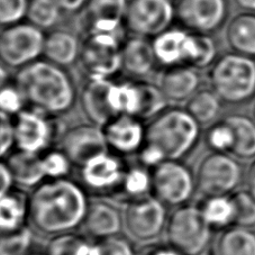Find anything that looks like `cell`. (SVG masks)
Returning a JSON list of instances; mask_svg holds the SVG:
<instances>
[{
    "instance_id": "2e32d148",
    "label": "cell",
    "mask_w": 255,
    "mask_h": 255,
    "mask_svg": "<svg viewBox=\"0 0 255 255\" xmlns=\"http://www.w3.org/2000/svg\"><path fill=\"white\" fill-rule=\"evenodd\" d=\"M58 147L79 169L94 156L108 151L100 126L90 122L81 123L64 130L59 139Z\"/></svg>"
},
{
    "instance_id": "5bb4252c",
    "label": "cell",
    "mask_w": 255,
    "mask_h": 255,
    "mask_svg": "<svg viewBox=\"0 0 255 255\" xmlns=\"http://www.w3.org/2000/svg\"><path fill=\"white\" fill-rule=\"evenodd\" d=\"M122 45L108 38L85 36L79 63L87 79H114L122 72Z\"/></svg>"
},
{
    "instance_id": "ac0fdd59",
    "label": "cell",
    "mask_w": 255,
    "mask_h": 255,
    "mask_svg": "<svg viewBox=\"0 0 255 255\" xmlns=\"http://www.w3.org/2000/svg\"><path fill=\"white\" fill-rule=\"evenodd\" d=\"M156 83L170 104L179 106L186 104L196 92L201 89L200 70L188 65L162 69Z\"/></svg>"
},
{
    "instance_id": "3957f363",
    "label": "cell",
    "mask_w": 255,
    "mask_h": 255,
    "mask_svg": "<svg viewBox=\"0 0 255 255\" xmlns=\"http://www.w3.org/2000/svg\"><path fill=\"white\" fill-rule=\"evenodd\" d=\"M201 138V125L186 108L169 106L146 123V140L166 160L181 161L195 151Z\"/></svg>"
},
{
    "instance_id": "52a82bcc",
    "label": "cell",
    "mask_w": 255,
    "mask_h": 255,
    "mask_svg": "<svg viewBox=\"0 0 255 255\" xmlns=\"http://www.w3.org/2000/svg\"><path fill=\"white\" fill-rule=\"evenodd\" d=\"M16 149L42 154L58 146L63 130L58 117L26 107L14 116Z\"/></svg>"
},
{
    "instance_id": "11a10c76",
    "label": "cell",
    "mask_w": 255,
    "mask_h": 255,
    "mask_svg": "<svg viewBox=\"0 0 255 255\" xmlns=\"http://www.w3.org/2000/svg\"><path fill=\"white\" fill-rule=\"evenodd\" d=\"M173 1H175V0H173Z\"/></svg>"
},
{
    "instance_id": "ba28073f",
    "label": "cell",
    "mask_w": 255,
    "mask_h": 255,
    "mask_svg": "<svg viewBox=\"0 0 255 255\" xmlns=\"http://www.w3.org/2000/svg\"><path fill=\"white\" fill-rule=\"evenodd\" d=\"M243 166L236 157L210 152L196 169L197 191L204 197L232 195L243 182Z\"/></svg>"
},
{
    "instance_id": "ffe728a7",
    "label": "cell",
    "mask_w": 255,
    "mask_h": 255,
    "mask_svg": "<svg viewBox=\"0 0 255 255\" xmlns=\"http://www.w3.org/2000/svg\"><path fill=\"white\" fill-rule=\"evenodd\" d=\"M191 32L182 26H172L152 38V45L160 69L187 65Z\"/></svg>"
},
{
    "instance_id": "60d3db41",
    "label": "cell",
    "mask_w": 255,
    "mask_h": 255,
    "mask_svg": "<svg viewBox=\"0 0 255 255\" xmlns=\"http://www.w3.org/2000/svg\"><path fill=\"white\" fill-rule=\"evenodd\" d=\"M29 0H0V26H9L25 21Z\"/></svg>"
},
{
    "instance_id": "bcb514c9",
    "label": "cell",
    "mask_w": 255,
    "mask_h": 255,
    "mask_svg": "<svg viewBox=\"0 0 255 255\" xmlns=\"http://www.w3.org/2000/svg\"><path fill=\"white\" fill-rule=\"evenodd\" d=\"M139 255H184L178 249L169 244L168 242L164 243H151L146 245Z\"/></svg>"
},
{
    "instance_id": "9a60e30c",
    "label": "cell",
    "mask_w": 255,
    "mask_h": 255,
    "mask_svg": "<svg viewBox=\"0 0 255 255\" xmlns=\"http://www.w3.org/2000/svg\"><path fill=\"white\" fill-rule=\"evenodd\" d=\"M107 149L122 157L136 155L146 140V122L131 115H116L100 126Z\"/></svg>"
},
{
    "instance_id": "7402d4cb",
    "label": "cell",
    "mask_w": 255,
    "mask_h": 255,
    "mask_svg": "<svg viewBox=\"0 0 255 255\" xmlns=\"http://www.w3.org/2000/svg\"><path fill=\"white\" fill-rule=\"evenodd\" d=\"M80 52V41L69 30L52 29L46 34L43 59L67 69L79 62Z\"/></svg>"
},
{
    "instance_id": "e575fe53",
    "label": "cell",
    "mask_w": 255,
    "mask_h": 255,
    "mask_svg": "<svg viewBox=\"0 0 255 255\" xmlns=\"http://www.w3.org/2000/svg\"><path fill=\"white\" fill-rule=\"evenodd\" d=\"M128 0H89L82 12V25L99 19H124Z\"/></svg>"
},
{
    "instance_id": "44dd1931",
    "label": "cell",
    "mask_w": 255,
    "mask_h": 255,
    "mask_svg": "<svg viewBox=\"0 0 255 255\" xmlns=\"http://www.w3.org/2000/svg\"><path fill=\"white\" fill-rule=\"evenodd\" d=\"M114 79H87L79 92L82 112L90 123L103 126L116 116L109 104V88Z\"/></svg>"
},
{
    "instance_id": "4dcf8cb0",
    "label": "cell",
    "mask_w": 255,
    "mask_h": 255,
    "mask_svg": "<svg viewBox=\"0 0 255 255\" xmlns=\"http://www.w3.org/2000/svg\"><path fill=\"white\" fill-rule=\"evenodd\" d=\"M223 101L213 89H199L186 103L184 108L193 118L202 125H209L216 122L222 112Z\"/></svg>"
},
{
    "instance_id": "f5cc1de1",
    "label": "cell",
    "mask_w": 255,
    "mask_h": 255,
    "mask_svg": "<svg viewBox=\"0 0 255 255\" xmlns=\"http://www.w3.org/2000/svg\"><path fill=\"white\" fill-rule=\"evenodd\" d=\"M27 255H46L45 253H37V252H32V253H29V254H27Z\"/></svg>"
},
{
    "instance_id": "5b68a950",
    "label": "cell",
    "mask_w": 255,
    "mask_h": 255,
    "mask_svg": "<svg viewBox=\"0 0 255 255\" xmlns=\"http://www.w3.org/2000/svg\"><path fill=\"white\" fill-rule=\"evenodd\" d=\"M213 230L198 205L186 204L169 215L165 226L166 242L184 255H216L212 246Z\"/></svg>"
},
{
    "instance_id": "4316f807",
    "label": "cell",
    "mask_w": 255,
    "mask_h": 255,
    "mask_svg": "<svg viewBox=\"0 0 255 255\" xmlns=\"http://www.w3.org/2000/svg\"><path fill=\"white\" fill-rule=\"evenodd\" d=\"M230 123L235 136L231 155L239 161L255 159V121L245 114L233 113L224 117Z\"/></svg>"
},
{
    "instance_id": "484cf974",
    "label": "cell",
    "mask_w": 255,
    "mask_h": 255,
    "mask_svg": "<svg viewBox=\"0 0 255 255\" xmlns=\"http://www.w3.org/2000/svg\"><path fill=\"white\" fill-rule=\"evenodd\" d=\"M109 104L115 115L138 117L140 109V89L138 80L131 78L112 81L109 88Z\"/></svg>"
},
{
    "instance_id": "30bf717a",
    "label": "cell",
    "mask_w": 255,
    "mask_h": 255,
    "mask_svg": "<svg viewBox=\"0 0 255 255\" xmlns=\"http://www.w3.org/2000/svg\"><path fill=\"white\" fill-rule=\"evenodd\" d=\"M124 20L128 34L152 39L174 26L175 2L173 0H128Z\"/></svg>"
},
{
    "instance_id": "83f0119b",
    "label": "cell",
    "mask_w": 255,
    "mask_h": 255,
    "mask_svg": "<svg viewBox=\"0 0 255 255\" xmlns=\"http://www.w3.org/2000/svg\"><path fill=\"white\" fill-rule=\"evenodd\" d=\"M198 207L213 231H225L235 225L236 210L231 195L204 197Z\"/></svg>"
},
{
    "instance_id": "f907efd6",
    "label": "cell",
    "mask_w": 255,
    "mask_h": 255,
    "mask_svg": "<svg viewBox=\"0 0 255 255\" xmlns=\"http://www.w3.org/2000/svg\"><path fill=\"white\" fill-rule=\"evenodd\" d=\"M235 6L243 12L255 14V0H233Z\"/></svg>"
},
{
    "instance_id": "d4e9b609",
    "label": "cell",
    "mask_w": 255,
    "mask_h": 255,
    "mask_svg": "<svg viewBox=\"0 0 255 255\" xmlns=\"http://www.w3.org/2000/svg\"><path fill=\"white\" fill-rule=\"evenodd\" d=\"M7 164L12 173L16 187L35 188L45 179L41 154L14 149L7 156Z\"/></svg>"
},
{
    "instance_id": "d6986e66",
    "label": "cell",
    "mask_w": 255,
    "mask_h": 255,
    "mask_svg": "<svg viewBox=\"0 0 255 255\" xmlns=\"http://www.w3.org/2000/svg\"><path fill=\"white\" fill-rule=\"evenodd\" d=\"M81 227L85 235L96 241L121 234L124 230L122 209L104 199L89 201Z\"/></svg>"
},
{
    "instance_id": "7bdbcfd3",
    "label": "cell",
    "mask_w": 255,
    "mask_h": 255,
    "mask_svg": "<svg viewBox=\"0 0 255 255\" xmlns=\"http://www.w3.org/2000/svg\"><path fill=\"white\" fill-rule=\"evenodd\" d=\"M98 242L103 255H139L134 241L128 236L118 234Z\"/></svg>"
},
{
    "instance_id": "d6a6232c",
    "label": "cell",
    "mask_w": 255,
    "mask_h": 255,
    "mask_svg": "<svg viewBox=\"0 0 255 255\" xmlns=\"http://www.w3.org/2000/svg\"><path fill=\"white\" fill-rule=\"evenodd\" d=\"M62 12L56 0H29L26 21L43 32L52 30L59 24Z\"/></svg>"
},
{
    "instance_id": "1f68e13d",
    "label": "cell",
    "mask_w": 255,
    "mask_h": 255,
    "mask_svg": "<svg viewBox=\"0 0 255 255\" xmlns=\"http://www.w3.org/2000/svg\"><path fill=\"white\" fill-rule=\"evenodd\" d=\"M218 58L216 41L209 34L191 32L187 65L197 70L210 68Z\"/></svg>"
},
{
    "instance_id": "277c9868",
    "label": "cell",
    "mask_w": 255,
    "mask_h": 255,
    "mask_svg": "<svg viewBox=\"0 0 255 255\" xmlns=\"http://www.w3.org/2000/svg\"><path fill=\"white\" fill-rule=\"evenodd\" d=\"M208 81L223 103L248 104L255 98V59L234 52L222 54L209 68Z\"/></svg>"
},
{
    "instance_id": "603a6c76",
    "label": "cell",
    "mask_w": 255,
    "mask_h": 255,
    "mask_svg": "<svg viewBox=\"0 0 255 255\" xmlns=\"http://www.w3.org/2000/svg\"><path fill=\"white\" fill-rule=\"evenodd\" d=\"M29 225L28 193L15 187L0 197V233L14 232Z\"/></svg>"
},
{
    "instance_id": "f546056e",
    "label": "cell",
    "mask_w": 255,
    "mask_h": 255,
    "mask_svg": "<svg viewBox=\"0 0 255 255\" xmlns=\"http://www.w3.org/2000/svg\"><path fill=\"white\" fill-rule=\"evenodd\" d=\"M152 172L144 165H128L123 178L118 197L122 201L138 199L152 195Z\"/></svg>"
},
{
    "instance_id": "4fadbf2b",
    "label": "cell",
    "mask_w": 255,
    "mask_h": 255,
    "mask_svg": "<svg viewBox=\"0 0 255 255\" xmlns=\"http://www.w3.org/2000/svg\"><path fill=\"white\" fill-rule=\"evenodd\" d=\"M177 21L193 33H217L230 16L228 0H177Z\"/></svg>"
},
{
    "instance_id": "f6af8a7d",
    "label": "cell",
    "mask_w": 255,
    "mask_h": 255,
    "mask_svg": "<svg viewBox=\"0 0 255 255\" xmlns=\"http://www.w3.org/2000/svg\"><path fill=\"white\" fill-rule=\"evenodd\" d=\"M137 156V162L139 164L144 165L145 168L149 170L156 168L157 165L163 163L164 161H168L165 159L163 153H162L155 145L151 143L145 142L139 152L136 154Z\"/></svg>"
},
{
    "instance_id": "6da1fadb",
    "label": "cell",
    "mask_w": 255,
    "mask_h": 255,
    "mask_svg": "<svg viewBox=\"0 0 255 255\" xmlns=\"http://www.w3.org/2000/svg\"><path fill=\"white\" fill-rule=\"evenodd\" d=\"M87 193L81 183L68 178L44 180L28 193L29 225L48 237L76 232L89 206Z\"/></svg>"
},
{
    "instance_id": "7dc6e473",
    "label": "cell",
    "mask_w": 255,
    "mask_h": 255,
    "mask_svg": "<svg viewBox=\"0 0 255 255\" xmlns=\"http://www.w3.org/2000/svg\"><path fill=\"white\" fill-rule=\"evenodd\" d=\"M16 187L14 177L7 162L0 160V197L6 195Z\"/></svg>"
},
{
    "instance_id": "ee69618b",
    "label": "cell",
    "mask_w": 255,
    "mask_h": 255,
    "mask_svg": "<svg viewBox=\"0 0 255 255\" xmlns=\"http://www.w3.org/2000/svg\"><path fill=\"white\" fill-rule=\"evenodd\" d=\"M15 148L14 116L0 111V160L7 157Z\"/></svg>"
},
{
    "instance_id": "cb8c5ba5",
    "label": "cell",
    "mask_w": 255,
    "mask_h": 255,
    "mask_svg": "<svg viewBox=\"0 0 255 255\" xmlns=\"http://www.w3.org/2000/svg\"><path fill=\"white\" fill-rule=\"evenodd\" d=\"M225 39L232 52L255 59V14L241 12L231 18Z\"/></svg>"
},
{
    "instance_id": "8fae6325",
    "label": "cell",
    "mask_w": 255,
    "mask_h": 255,
    "mask_svg": "<svg viewBox=\"0 0 255 255\" xmlns=\"http://www.w3.org/2000/svg\"><path fill=\"white\" fill-rule=\"evenodd\" d=\"M152 196L166 207L189 204L197 190L196 177L181 161L168 160L151 170Z\"/></svg>"
},
{
    "instance_id": "d590c367",
    "label": "cell",
    "mask_w": 255,
    "mask_h": 255,
    "mask_svg": "<svg viewBox=\"0 0 255 255\" xmlns=\"http://www.w3.org/2000/svg\"><path fill=\"white\" fill-rule=\"evenodd\" d=\"M34 234L29 225L18 231L0 233V255H27L33 252Z\"/></svg>"
},
{
    "instance_id": "b9f144b4",
    "label": "cell",
    "mask_w": 255,
    "mask_h": 255,
    "mask_svg": "<svg viewBox=\"0 0 255 255\" xmlns=\"http://www.w3.org/2000/svg\"><path fill=\"white\" fill-rule=\"evenodd\" d=\"M26 107L27 105L23 92L14 81L0 88V111L10 116H16Z\"/></svg>"
},
{
    "instance_id": "e0dca14e",
    "label": "cell",
    "mask_w": 255,
    "mask_h": 255,
    "mask_svg": "<svg viewBox=\"0 0 255 255\" xmlns=\"http://www.w3.org/2000/svg\"><path fill=\"white\" fill-rule=\"evenodd\" d=\"M122 72L136 80H147L159 69L152 39L130 35L121 48Z\"/></svg>"
},
{
    "instance_id": "816d5d0a",
    "label": "cell",
    "mask_w": 255,
    "mask_h": 255,
    "mask_svg": "<svg viewBox=\"0 0 255 255\" xmlns=\"http://www.w3.org/2000/svg\"><path fill=\"white\" fill-rule=\"evenodd\" d=\"M8 82H9V72L6 65L0 61V88L6 86Z\"/></svg>"
},
{
    "instance_id": "7c38bea8",
    "label": "cell",
    "mask_w": 255,
    "mask_h": 255,
    "mask_svg": "<svg viewBox=\"0 0 255 255\" xmlns=\"http://www.w3.org/2000/svg\"><path fill=\"white\" fill-rule=\"evenodd\" d=\"M127 166L124 157L109 151L100 153L80 168L82 187L98 197L117 196Z\"/></svg>"
},
{
    "instance_id": "9c48e42d",
    "label": "cell",
    "mask_w": 255,
    "mask_h": 255,
    "mask_svg": "<svg viewBox=\"0 0 255 255\" xmlns=\"http://www.w3.org/2000/svg\"><path fill=\"white\" fill-rule=\"evenodd\" d=\"M45 33L28 21L5 27L0 33V61L19 70L43 58Z\"/></svg>"
},
{
    "instance_id": "ab89813d",
    "label": "cell",
    "mask_w": 255,
    "mask_h": 255,
    "mask_svg": "<svg viewBox=\"0 0 255 255\" xmlns=\"http://www.w3.org/2000/svg\"><path fill=\"white\" fill-rule=\"evenodd\" d=\"M235 205V225L246 228L255 227V198L246 190H237L232 193Z\"/></svg>"
},
{
    "instance_id": "8992f818",
    "label": "cell",
    "mask_w": 255,
    "mask_h": 255,
    "mask_svg": "<svg viewBox=\"0 0 255 255\" xmlns=\"http://www.w3.org/2000/svg\"><path fill=\"white\" fill-rule=\"evenodd\" d=\"M122 212L124 231L135 242L154 243L165 231L169 217L166 206L154 196L124 201Z\"/></svg>"
},
{
    "instance_id": "74e56055",
    "label": "cell",
    "mask_w": 255,
    "mask_h": 255,
    "mask_svg": "<svg viewBox=\"0 0 255 255\" xmlns=\"http://www.w3.org/2000/svg\"><path fill=\"white\" fill-rule=\"evenodd\" d=\"M41 159L46 180L68 178L74 166L69 156L58 146L42 153Z\"/></svg>"
},
{
    "instance_id": "7a4b0ae2",
    "label": "cell",
    "mask_w": 255,
    "mask_h": 255,
    "mask_svg": "<svg viewBox=\"0 0 255 255\" xmlns=\"http://www.w3.org/2000/svg\"><path fill=\"white\" fill-rule=\"evenodd\" d=\"M14 82L23 92L27 107L55 117L69 114L79 100L71 74L43 58L17 70Z\"/></svg>"
},
{
    "instance_id": "db71d44e",
    "label": "cell",
    "mask_w": 255,
    "mask_h": 255,
    "mask_svg": "<svg viewBox=\"0 0 255 255\" xmlns=\"http://www.w3.org/2000/svg\"><path fill=\"white\" fill-rule=\"evenodd\" d=\"M252 115H253V118L255 121V101H254V105H253V108H252Z\"/></svg>"
},
{
    "instance_id": "f1b7e54d",
    "label": "cell",
    "mask_w": 255,
    "mask_h": 255,
    "mask_svg": "<svg viewBox=\"0 0 255 255\" xmlns=\"http://www.w3.org/2000/svg\"><path fill=\"white\" fill-rule=\"evenodd\" d=\"M216 255H255V232L234 225L222 231L215 244Z\"/></svg>"
},
{
    "instance_id": "f35d334b",
    "label": "cell",
    "mask_w": 255,
    "mask_h": 255,
    "mask_svg": "<svg viewBox=\"0 0 255 255\" xmlns=\"http://www.w3.org/2000/svg\"><path fill=\"white\" fill-rule=\"evenodd\" d=\"M87 235L77 234L76 232L51 236L44 249L46 255H79Z\"/></svg>"
},
{
    "instance_id": "681fc988",
    "label": "cell",
    "mask_w": 255,
    "mask_h": 255,
    "mask_svg": "<svg viewBox=\"0 0 255 255\" xmlns=\"http://www.w3.org/2000/svg\"><path fill=\"white\" fill-rule=\"evenodd\" d=\"M246 188L248 191L255 198V159L250 164L246 173Z\"/></svg>"
},
{
    "instance_id": "c3c4849f",
    "label": "cell",
    "mask_w": 255,
    "mask_h": 255,
    "mask_svg": "<svg viewBox=\"0 0 255 255\" xmlns=\"http://www.w3.org/2000/svg\"><path fill=\"white\" fill-rule=\"evenodd\" d=\"M63 12L68 14H77L83 10L89 0H56Z\"/></svg>"
},
{
    "instance_id": "836d02e7",
    "label": "cell",
    "mask_w": 255,
    "mask_h": 255,
    "mask_svg": "<svg viewBox=\"0 0 255 255\" xmlns=\"http://www.w3.org/2000/svg\"><path fill=\"white\" fill-rule=\"evenodd\" d=\"M138 85L140 89L138 117L144 122H148L157 114L163 112L166 107H169L170 103L157 83L148 80H138Z\"/></svg>"
},
{
    "instance_id": "8d00e7d4",
    "label": "cell",
    "mask_w": 255,
    "mask_h": 255,
    "mask_svg": "<svg viewBox=\"0 0 255 255\" xmlns=\"http://www.w3.org/2000/svg\"><path fill=\"white\" fill-rule=\"evenodd\" d=\"M205 143L210 152L231 154L235 136L230 123L225 118L213 123L205 134Z\"/></svg>"
}]
</instances>
